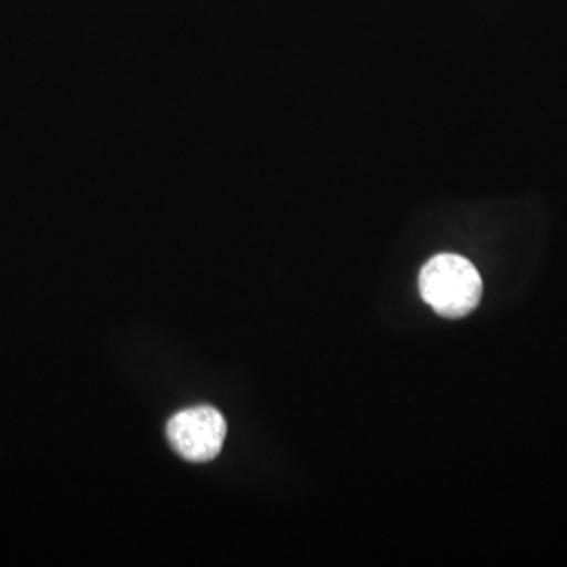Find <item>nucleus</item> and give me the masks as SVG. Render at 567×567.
<instances>
[{
  "instance_id": "obj_1",
  "label": "nucleus",
  "mask_w": 567,
  "mask_h": 567,
  "mask_svg": "<svg viewBox=\"0 0 567 567\" xmlns=\"http://www.w3.org/2000/svg\"><path fill=\"white\" fill-rule=\"evenodd\" d=\"M420 292L436 315L461 319L472 315L483 297V279L475 265L457 254H439L420 274Z\"/></svg>"
},
{
  "instance_id": "obj_2",
  "label": "nucleus",
  "mask_w": 567,
  "mask_h": 567,
  "mask_svg": "<svg viewBox=\"0 0 567 567\" xmlns=\"http://www.w3.org/2000/svg\"><path fill=\"white\" fill-rule=\"evenodd\" d=\"M226 435V420L213 406L182 410L167 423L171 445L189 462L213 461L221 453Z\"/></svg>"
}]
</instances>
